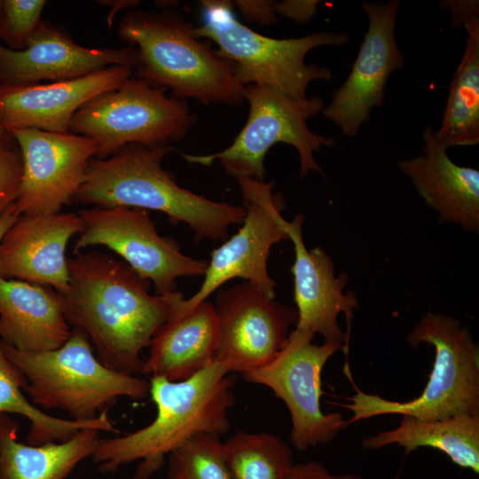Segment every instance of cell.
<instances>
[{
	"mask_svg": "<svg viewBox=\"0 0 479 479\" xmlns=\"http://www.w3.org/2000/svg\"><path fill=\"white\" fill-rule=\"evenodd\" d=\"M360 5L368 20L367 30L349 75L322 110L346 137L356 136L370 122L372 109L383 104L389 76L405 62L395 34L400 2L363 1Z\"/></svg>",
	"mask_w": 479,
	"mask_h": 479,
	"instance_id": "15",
	"label": "cell"
},
{
	"mask_svg": "<svg viewBox=\"0 0 479 479\" xmlns=\"http://www.w3.org/2000/svg\"><path fill=\"white\" fill-rule=\"evenodd\" d=\"M2 348L23 376L29 400L38 408L61 410L71 420H91L120 397L141 400L149 394L145 379L101 363L87 335L76 327L56 349L26 353L3 343Z\"/></svg>",
	"mask_w": 479,
	"mask_h": 479,
	"instance_id": "6",
	"label": "cell"
},
{
	"mask_svg": "<svg viewBox=\"0 0 479 479\" xmlns=\"http://www.w3.org/2000/svg\"><path fill=\"white\" fill-rule=\"evenodd\" d=\"M213 305L218 326L215 361L231 373H242L270 363L298 320L296 309L247 281L218 289Z\"/></svg>",
	"mask_w": 479,
	"mask_h": 479,
	"instance_id": "13",
	"label": "cell"
},
{
	"mask_svg": "<svg viewBox=\"0 0 479 479\" xmlns=\"http://www.w3.org/2000/svg\"><path fill=\"white\" fill-rule=\"evenodd\" d=\"M133 73L111 66L85 76L46 83L0 84V125L68 132L75 113L97 95L119 88Z\"/></svg>",
	"mask_w": 479,
	"mask_h": 479,
	"instance_id": "17",
	"label": "cell"
},
{
	"mask_svg": "<svg viewBox=\"0 0 479 479\" xmlns=\"http://www.w3.org/2000/svg\"><path fill=\"white\" fill-rule=\"evenodd\" d=\"M416 349L421 343L435 348L433 368L421 394L398 402L356 389L349 404L340 405L352 412L349 425L387 414L411 416L422 420L445 419L459 414L479 415V348L469 331L452 317L426 313L407 336Z\"/></svg>",
	"mask_w": 479,
	"mask_h": 479,
	"instance_id": "5",
	"label": "cell"
},
{
	"mask_svg": "<svg viewBox=\"0 0 479 479\" xmlns=\"http://www.w3.org/2000/svg\"><path fill=\"white\" fill-rule=\"evenodd\" d=\"M8 133L22 159V178L13 203L20 216L58 213L73 202L96 156L95 141L71 132L37 129H14Z\"/></svg>",
	"mask_w": 479,
	"mask_h": 479,
	"instance_id": "14",
	"label": "cell"
},
{
	"mask_svg": "<svg viewBox=\"0 0 479 479\" xmlns=\"http://www.w3.org/2000/svg\"><path fill=\"white\" fill-rule=\"evenodd\" d=\"M1 11H2V1H0V18H1Z\"/></svg>",
	"mask_w": 479,
	"mask_h": 479,
	"instance_id": "38",
	"label": "cell"
},
{
	"mask_svg": "<svg viewBox=\"0 0 479 479\" xmlns=\"http://www.w3.org/2000/svg\"><path fill=\"white\" fill-rule=\"evenodd\" d=\"M244 97L249 104L248 118L232 145L206 155L180 153L188 163L210 166L219 161L224 171L237 179L264 181L266 153L276 144L284 143L297 151L302 177L310 171L323 175L314 153L324 146L333 147L336 142L333 137L314 133L308 127V120L325 106L320 97L295 99L257 84L245 86Z\"/></svg>",
	"mask_w": 479,
	"mask_h": 479,
	"instance_id": "8",
	"label": "cell"
},
{
	"mask_svg": "<svg viewBox=\"0 0 479 479\" xmlns=\"http://www.w3.org/2000/svg\"><path fill=\"white\" fill-rule=\"evenodd\" d=\"M422 153L397 162L418 194L443 222L479 231V171L454 163L436 141L428 124L423 131Z\"/></svg>",
	"mask_w": 479,
	"mask_h": 479,
	"instance_id": "20",
	"label": "cell"
},
{
	"mask_svg": "<svg viewBox=\"0 0 479 479\" xmlns=\"http://www.w3.org/2000/svg\"><path fill=\"white\" fill-rule=\"evenodd\" d=\"M100 432L84 428L66 441L30 445L19 441L17 421L0 413V479H66L92 457Z\"/></svg>",
	"mask_w": 479,
	"mask_h": 479,
	"instance_id": "23",
	"label": "cell"
},
{
	"mask_svg": "<svg viewBox=\"0 0 479 479\" xmlns=\"http://www.w3.org/2000/svg\"><path fill=\"white\" fill-rule=\"evenodd\" d=\"M149 383L157 409L154 420L136 431L100 438L91 457L99 471L115 473L138 461L134 479H149L162 467L166 456L190 438L220 436L230 428L235 377L221 363L214 361L183 381L150 377Z\"/></svg>",
	"mask_w": 479,
	"mask_h": 479,
	"instance_id": "2",
	"label": "cell"
},
{
	"mask_svg": "<svg viewBox=\"0 0 479 479\" xmlns=\"http://www.w3.org/2000/svg\"><path fill=\"white\" fill-rule=\"evenodd\" d=\"M136 48H87L67 33L43 20L23 50L0 43V84L39 83L85 76L111 66L135 69Z\"/></svg>",
	"mask_w": 479,
	"mask_h": 479,
	"instance_id": "16",
	"label": "cell"
},
{
	"mask_svg": "<svg viewBox=\"0 0 479 479\" xmlns=\"http://www.w3.org/2000/svg\"><path fill=\"white\" fill-rule=\"evenodd\" d=\"M20 215L13 204L0 216V242L8 229L18 220Z\"/></svg>",
	"mask_w": 479,
	"mask_h": 479,
	"instance_id": "36",
	"label": "cell"
},
{
	"mask_svg": "<svg viewBox=\"0 0 479 479\" xmlns=\"http://www.w3.org/2000/svg\"><path fill=\"white\" fill-rule=\"evenodd\" d=\"M83 227L78 214L71 212L20 216L0 242V277L66 293L69 285L66 249Z\"/></svg>",
	"mask_w": 479,
	"mask_h": 479,
	"instance_id": "19",
	"label": "cell"
},
{
	"mask_svg": "<svg viewBox=\"0 0 479 479\" xmlns=\"http://www.w3.org/2000/svg\"><path fill=\"white\" fill-rule=\"evenodd\" d=\"M286 479H362L354 473L332 474L318 461L294 464Z\"/></svg>",
	"mask_w": 479,
	"mask_h": 479,
	"instance_id": "33",
	"label": "cell"
},
{
	"mask_svg": "<svg viewBox=\"0 0 479 479\" xmlns=\"http://www.w3.org/2000/svg\"><path fill=\"white\" fill-rule=\"evenodd\" d=\"M102 4L111 5L112 9L107 16V25L112 27L115 14L122 9L134 7L139 4V1L135 0H117V1H100Z\"/></svg>",
	"mask_w": 479,
	"mask_h": 479,
	"instance_id": "35",
	"label": "cell"
},
{
	"mask_svg": "<svg viewBox=\"0 0 479 479\" xmlns=\"http://www.w3.org/2000/svg\"><path fill=\"white\" fill-rule=\"evenodd\" d=\"M243 17L251 22L271 25L278 21L275 1L237 0L234 4Z\"/></svg>",
	"mask_w": 479,
	"mask_h": 479,
	"instance_id": "31",
	"label": "cell"
},
{
	"mask_svg": "<svg viewBox=\"0 0 479 479\" xmlns=\"http://www.w3.org/2000/svg\"><path fill=\"white\" fill-rule=\"evenodd\" d=\"M195 122L186 100L131 75L119 88L82 105L68 132L94 140L97 159H106L130 144L171 146L184 139Z\"/></svg>",
	"mask_w": 479,
	"mask_h": 479,
	"instance_id": "9",
	"label": "cell"
},
{
	"mask_svg": "<svg viewBox=\"0 0 479 479\" xmlns=\"http://www.w3.org/2000/svg\"><path fill=\"white\" fill-rule=\"evenodd\" d=\"M303 220V215H297L287 224L288 239L294 248V262L290 271L298 314L295 328L318 334L325 342L340 343L347 349L349 335L341 329L337 318L343 313L349 328L358 301L352 292H343L348 276L345 273L335 276L330 255L320 247L308 250L302 234Z\"/></svg>",
	"mask_w": 479,
	"mask_h": 479,
	"instance_id": "18",
	"label": "cell"
},
{
	"mask_svg": "<svg viewBox=\"0 0 479 479\" xmlns=\"http://www.w3.org/2000/svg\"><path fill=\"white\" fill-rule=\"evenodd\" d=\"M365 449L389 445L404 448L407 455L420 447L436 449L460 467L479 473V415L459 414L422 420L402 416L399 426L362 439Z\"/></svg>",
	"mask_w": 479,
	"mask_h": 479,
	"instance_id": "24",
	"label": "cell"
},
{
	"mask_svg": "<svg viewBox=\"0 0 479 479\" xmlns=\"http://www.w3.org/2000/svg\"><path fill=\"white\" fill-rule=\"evenodd\" d=\"M315 334L294 329L267 365L242 373L245 381L271 389L287 405L291 418L290 440L306 451L331 442L348 426L341 412L321 409V373L329 358L347 349L335 342L313 343Z\"/></svg>",
	"mask_w": 479,
	"mask_h": 479,
	"instance_id": "10",
	"label": "cell"
},
{
	"mask_svg": "<svg viewBox=\"0 0 479 479\" xmlns=\"http://www.w3.org/2000/svg\"><path fill=\"white\" fill-rule=\"evenodd\" d=\"M464 28L468 35L465 51L451 81L440 128L435 131L445 150L479 143V19Z\"/></svg>",
	"mask_w": 479,
	"mask_h": 479,
	"instance_id": "25",
	"label": "cell"
},
{
	"mask_svg": "<svg viewBox=\"0 0 479 479\" xmlns=\"http://www.w3.org/2000/svg\"><path fill=\"white\" fill-rule=\"evenodd\" d=\"M319 1L317 0H285L275 1V11L296 23L309 22L317 12Z\"/></svg>",
	"mask_w": 479,
	"mask_h": 479,
	"instance_id": "32",
	"label": "cell"
},
{
	"mask_svg": "<svg viewBox=\"0 0 479 479\" xmlns=\"http://www.w3.org/2000/svg\"><path fill=\"white\" fill-rule=\"evenodd\" d=\"M195 26L176 10L131 11L118 26V37L137 49L134 76L170 90L173 98L202 104L241 106L245 87L235 65L219 56L208 41L193 35Z\"/></svg>",
	"mask_w": 479,
	"mask_h": 479,
	"instance_id": "4",
	"label": "cell"
},
{
	"mask_svg": "<svg viewBox=\"0 0 479 479\" xmlns=\"http://www.w3.org/2000/svg\"><path fill=\"white\" fill-rule=\"evenodd\" d=\"M172 146L130 144L106 159L91 160L73 202L160 211L173 224L184 223L196 241L226 240L243 222L244 206L217 202L177 185L161 165Z\"/></svg>",
	"mask_w": 479,
	"mask_h": 479,
	"instance_id": "3",
	"label": "cell"
},
{
	"mask_svg": "<svg viewBox=\"0 0 479 479\" xmlns=\"http://www.w3.org/2000/svg\"><path fill=\"white\" fill-rule=\"evenodd\" d=\"M246 215L241 227L211 253L200 289L190 298L183 295L175 308L185 310L206 301L232 279L249 282L271 297L276 283L269 275L268 256L271 247L288 239L287 221L282 216V200L272 193L274 181L238 178Z\"/></svg>",
	"mask_w": 479,
	"mask_h": 479,
	"instance_id": "12",
	"label": "cell"
},
{
	"mask_svg": "<svg viewBox=\"0 0 479 479\" xmlns=\"http://www.w3.org/2000/svg\"><path fill=\"white\" fill-rule=\"evenodd\" d=\"M168 456V479H232L219 436L197 435Z\"/></svg>",
	"mask_w": 479,
	"mask_h": 479,
	"instance_id": "28",
	"label": "cell"
},
{
	"mask_svg": "<svg viewBox=\"0 0 479 479\" xmlns=\"http://www.w3.org/2000/svg\"><path fill=\"white\" fill-rule=\"evenodd\" d=\"M67 267L68 289L60 294L69 325L87 335L106 366L142 374L141 353L182 294L152 295L150 281L107 254L74 253Z\"/></svg>",
	"mask_w": 479,
	"mask_h": 479,
	"instance_id": "1",
	"label": "cell"
},
{
	"mask_svg": "<svg viewBox=\"0 0 479 479\" xmlns=\"http://www.w3.org/2000/svg\"><path fill=\"white\" fill-rule=\"evenodd\" d=\"M203 20L193 35L216 44L219 56L234 63L238 82L275 89L302 99L314 81H327L332 72L326 67L306 64L308 52L321 46H343L349 35L343 31H317L302 37L277 39L261 35L236 19L233 4L204 0Z\"/></svg>",
	"mask_w": 479,
	"mask_h": 479,
	"instance_id": "7",
	"label": "cell"
},
{
	"mask_svg": "<svg viewBox=\"0 0 479 479\" xmlns=\"http://www.w3.org/2000/svg\"><path fill=\"white\" fill-rule=\"evenodd\" d=\"M44 0L2 1L0 36L9 49L23 50L41 22Z\"/></svg>",
	"mask_w": 479,
	"mask_h": 479,
	"instance_id": "29",
	"label": "cell"
},
{
	"mask_svg": "<svg viewBox=\"0 0 479 479\" xmlns=\"http://www.w3.org/2000/svg\"><path fill=\"white\" fill-rule=\"evenodd\" d=\"M78 216L83 230L74 253L104 246L122 257L141 278L153 284L156 294L177 291L180 277L201 276L208 261L182 253L172 239L159 234L150 212L130 207H92Z\"/></svg>",
	"mask_w": 479,
	"mask_h": 479,
	"instance_id": "11",
	"label": "cell"
},
{
	"mask_svg": "<svg viewBox=\"0 0 479 479\" xmlns=\"http://www.w3.org/2000/svg\"><path fill=\"white\" fill-rule=\"evenodd\" d=\"M217 344L212 303L203 301L185 310H177L174 304L170 317L150 342L142 374L171 381L188 379L215 361Z\"/></svg>",
	"mask_w": 479,
	"mask_h": 479,
	"instance_id": "22",
	"label": "cell"
},
{
	"mask_svg": "<svg viewBox=\"0 0 479 479\" xmlns=\"http://www.w3.org/2000/svg\"><path fill=\"white\" fill-rule=\"evenodd\" d=\"M72 328L61 294L51 287L0 277V342L37 353L62 346Z\"/></svg>",
	"mask_w": 479,
	"mask_h": 479,
	"instance_id": "21",
	"label": "cell"
},
{
	"mask_svg": "<svg viewBox=\"0 0 479 479\" xmlns=\"http://www.w3.org/2000/svg\"><path fill=\"white\" fill-rule=\"evenodd\" d=\"M22 178V159L15 142L0 143V216L17 199Z\"/></svg>",
	"mask_w": 479,
	"mask_h": 479,
	"instance_id": "30",
	"label": "cell"
},
{
	"mask_svg": "<svg viewBox=\"0 0 479 479\" xmlns=\"http://www.w3.org/2000/svg\"><path fill=\"white\" fill-rule=\"evenodd\" d=\"M14 141L13 137L0 125V143Z\"/></svg>",
	"mask_w": 479,
	"mask_h": 479,
	"instance_id": "37",
	"label": "cell"
},
{
	"mask_svg": "<svg viewBox=\"0 0 479 479\" xmlns=\"http://www.w3.org/2000/svg\"><path fill=\"white\" fill-rule=\"evenodd\" d=\"M25 381L20 371L5 356L0 342V413L18 414L27 418L29 429L26 444L42 445L62 442L84 428H98L101 432L115 431L106 410L96 419L79 421L51 416L35 406L23 390Z\"/></svg>",
	"mask_w": 479,
	"mask_h": 479,
	"instance_id": "26",
	"label": "cell"
},
{
	"mask_svg": "<svg viewBox=\"0 0 479 479\" xmlns=\"http://www.w3.org/2000/svg\"><path fill=\"white\" fill-rule=\"evenodd\" d=\"M223 444L232 479H286L294 465L291 447L271 433L238 431Z\"/></svg>",
	"mask_w": 479,
	"mask_h": 479,
	"instance_id": "27",
	"label": "cell"
},
{
	"mask_svg": "<svg viewBox=\"0 0 479 479\" xmlns=\"http://www.w3.org/2000/svg\"><path fill=\"white\" fill-rule=\"evenodd\" d=\"M439 6L451 12V25L454 27H464L472 20L478 18L479 14L477 0H445L440 2Z\"/></svg>",
	"mask_w": 479,
	"mask_h": 479,
	"instance_id": "34",
	"label": "cell"
}]
</instances>
